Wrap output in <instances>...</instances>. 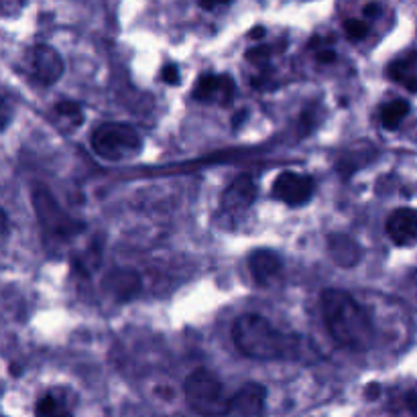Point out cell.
Here are the masks:
<instances>
[{
    "instance_id": "cell-28",
    "label": "cell",
    "mask_w": 417,
    "mask_h": 417,
    "mask_svg": "<svg viewBox=\"0 0 417 417\" xmlns=\"http://www.w3.org/2000/svg\"><path fill=\"white\" fill-rule=\"evenodd\" d=\"M8 226V218H6V214H4V210H0V234L6 230Z\"/></svg>"
},
{
    "instance_id": "cell-21",
    "label": "cell",
    "mask_w": 417,
    "mask_h": 417,
    "mask_svg": "<svg viewBox=\"0 0 417 417\" xmlns=\"http://www.w3.org/2000/svg\"><path fill=\"white\" fill-rule=\"evenodd\" d=\"M403 401H405L407 411H409L413 417H417V385H413L411 389H407V391H405Z\"/></svg>"
},
{
    "instance_id": "cell-10",
    "label": "cell",
    "mask_w": 417,
    "mask_h": 417,
    "mask_svg": "<svg viewBox=\"0 0 417 417\" xmlns=\"http://www.w3.org/2000/svg\"><path fill=\"white\" fill-rule=\"evenodd\" d=\"M387 236L397 246H411L417 243V210L397 208L387 218Z\"/></svg>"
},
{
    "instance_id": "cell-11",
    "label": "cell",
    "mask_w": 417,
    "mask_h": 417,
    "mask_svg": "<svg viewBox=\"0 0 417 417\" xmlns=\"http://www.w3.org/2000/svg\"><path fill=\"white\" fill-rule=\"evenodd\" d=\"M267 403V389L259 382H246L230 401V413L241 417H262Z\"/></svg>"
},
{
    "instance_id": "cell-12",
    "label": "cell",
    "mask_w": 417,
    "mask_h": 417,
    "mask_svg": "<svg viewBox=\"0 0 417 417\" xmlns=\"http://www.w3.org/2000/svg\"><path fill=\"white\" fill-rule=\"evenodd\" d=\"M102 287H104V291L112 299L131 301L133 297L139 296L140 287H143V279L133 269H114L104 277Z\"/></svg>"
},
{
    "instance_id": "cell-29",
    "label": "cell",
    "mask_w": 417,
    "mask_h": 417,
    "mask_svg": "<svg viewBox=\"0 0 417 417\" xmlns=\"http://www.w3.org/2000/svg\"><path fill=\"white\" fill-rule=\"evenodd\" d=\"M265 35V29H262V27H257V29H253V31H250V37H253V39H257V37H262Z\"/></svg>"
},
{
    "instance_id": "cell-1",
    "label": "cell",
    "mask_w": 417,
    "mask_h": 417,
    "mask_svg": "<svg viewBox=\"0 0 417 417\" xmlns=\"http://www.w3.org/2000/svg\"><path fill=\"white\" fill-rule=\"evenodd\" d=\"M232 342L241 354L257 361L315 363L320 358L308 338L277 330L269 320L257 313H244L234 322Z\"/></svg>"
},
{
    "instance_id": "cell-15",
    "label": "cell",
    "mask_w": 417,
    "mask_h": 417,
    "mask_svg": "<svg viewBox=\"0 0 417 417\" xmlns=\"http://www.w3.org/2000/svg\"><path fill=\"white\" fill-rule=\"evenodd\" d=\"M328 253L332 261L338 267H354L361 261V246L346 234H332L328 236Z\"/></svg>"
},
{
    "instance_id": "cell-6",
    "label": "cell",
    "mask_w": 417,
    "mask_h": 417,
    "mask_svg": "<svg viewBox=\"0 0 417 417\" xmlns=\"http://www.w3.org/2000/svg\"><path fill=\"white\" fill-rule=\"evenodd\" d=\"M25 70L27 75L41 84L53 86L64 75V59L52 45H33L25 53Z\"/></svg>"
},
{
    "instance_id": "cell-27",
    "label": "cell",
    "mask_w": 417,
    "mask_h": 417,
    "mask_svg": "<svg viewBox=\"0 0 417 417\" xmlns=\"http://www.w3.org/2000/svg\"><path fill=\"white\" fill-rule=\"evenodd\" d=\"M218 6H224V4L222 2H200V8H204V11H214Z\"/></svg>"
},
{
    "instance_id": "cell-20",
    "label": "cell",
    "mask_w": 417,
    "mask_h": 417,
    "mask_svg": "<svg viewBox=\"0 0 417 417\" xmlns=\"http://www.w3.org/2000/svg\"><path fill=\"white\" fill-rule=\"evenodd\" d=\"M11 121H13V104L4 96H0V133L11 124Z\"/></svg>"
},
{
    "instance_id": "cell-8",
    "label": "cell",
    "mask_w": 417,
    "mask_h": 417,
    "mask_svg": "<svg viewBox=\"0 0 417 417\" xmlns=\"http://www.w3.org/2000/svg\"><path fill=\"white\" fill-rule=\"evenodd\" d=\"M234 80L228 73H204L193 87V100L204 104L228 106L234 98Z\"/></svg>"
},
{
    "instance_id": "cell-14",
    "label": "cell",
    "mask_w": 417,
    "mask_h": 417,
    "mask_svg": "<svg viewBox=\"0 0 417 417\" xmlns=\"http://www.w3.org/2000/svg\"><path fill=\"white\" fill-rule=\"evenodd\" d=\"M387 75L409 92H417V52H407L391 61Z\"/></svg>"
},
{
    "instance_id": "cell-26",
    "label": "cell",
    "mask_w": 417,
    "mask_h": 417,
    "mask_svg": "<svg viewBox=\"0 0 417 417\" xmlns=\"http://www.w3.org/2000/svg\"><path fill=\"white\" fill-rule=\"evenodd\" d=\"M377 395H379V385H368L366 387V397L368 399H375Z\"/></svg>"
},
{
    "instance_id": "cell-24",
    "label": "cell",
    "mask_w": 417,
    "mask_h": 417,
    "mask_svg": "<svg viewBox=\"0 0 417 417\" xmlns=\"http://www.w3.org/2000/svg\"><path fill=\"white\" fill-rule=\"evenodd\" d=\"M336 59V53L334 52H322L318 53V61H322V64H328V61H334Z\"/></svg>"
},
{
    "instance_id": "cell-19",
    "label": "cell",
    "mask_w": 417,
    "mask_h": 417,
    "mask_svg": "<svg viewBox=\"0 0 417 417\" xmlns=\"http://www.w3.org/2000/svg\"><path fill=\"white\" fill-rule=\"evenodd\" d=\"M344 33H346L348 41L358 43V41H363L368 35V27H366L365 20H361V18H348L344 23Z\"/></svg>"
},
{
    "instance_id": "cell-18",
    "label": "cell",
    "mask_w": 417,
    "mask_h": 417,
    "mask_svg": "<svg viewBox=\"0 0 417 417\" xmlns=\"http://www.w3.org/2000/svg\"><path fill=\"white\" fill-rule=\"evenodd\" d=\"M55 112L61 116V119H70L73 126H80L84 122V114H82V108L78 102H71V100H64L59 104H55Z\"/></svg>"
},
{
    "instance_id": "cell-22",
    "label": "cell",
    "mask_w": 417,
    "mask_h": 417,
    "mask_svg": "<svg viewBox=\"0 0 417 417\" xmlns=\"http://www.w3.org/2000/svg\"><path fill=\"white\" fill-rule=\"evenodd\" d=\"M161 78H163V82L165 84H179V70H177V66H165L163 71H161Z\"/></svg>"
},
{
    "instance_id": "cell-9",
    "label": "cell",
    "mask_w": 417,
    "mask_h": 417,
    "mask_svg": "<svg viewBox=\"0 0 417 417\" xmlns=\"http://www.w3.org/2000/svg\"><path fill=\"white\" fill-rule=\"evenodd\" d=\"M255 200H257V186L250 175L244 174L232 179V183L224 190L220 198V208L226 214H238L250 208Z\"/></svg>"
},
{
    "instance_id": "cell-7",
    "label": "cell",
    "mask_w": 417,
    "mask_h": 417,
    "mask_svg": "<svg viewBox=\"0 0 417 417\" xmlns=\"http://www.w3.org/2000/svg\"><path fill=\"white\" fill-rule=\"evenodd\" d=\"M313 190H315V183L310 175L297 174V171H283L277 175V179L273 183V198L291 206V208H299L312 200Z\"/></svg>"
},
{
    "instance_id": "cell-4",
    "label": "cell",
    "mask_w": 417,
    "mask_h": 417,
    "mask_svg": "<svg viewBox=\"0 0 417 417\" xmlns=\"http://www.w3.org/2000/svg\"><path fill=\"white\" fill-rule=\"evenodd\" d=\"M92 149L94 153L104 159V161H126L133 159L140 153L143 149V140H140L139 133L124 122H104L100 124L92 137Z\"/></svg>"
},
{
    "instance_id": "cell-5",
    "label": "cell",
    "mask_w": 417,
    "mask_h": 417,
    "mask_svg": "<svg viewBox=\"0 0 417 417\" xmlns=\"http://www.w3.org/2000/svg\"><path fill=\"white\" fill-rule=\"evenodd\" d=\"M31 200H33L37 220L47 236L68 241L71 236H78L86 228L82 220H75L57 204V200L53 198V193L47 188H41V186L33 188Z\"/></svg>"
},
{
    "instance_id": "cell-23",
    "label": "cell",
    "mask_w": 417,
    "mask_h": 417,
    "mask_svg": "<svg viewBox=\"0 0 417 417\" xmlns=\"http://www.w3.org/2000/svg\"><path fill=\"white\" fill-rule=\"evenodd\" d=\"M269 53H271V49H269V47H255V49H250V52L246 53V59L261 64V61H265V59L269 57Z\"/></svg>"
},
{
    "instance_id": "cell-25",
    "label": "cell",
    "mask_w": 417,
    "mask_h": 417,
    "mask_svg": "<svg viewBox=\"0 0 417 417\" xmlns=\"http://www.w3.org/2000/svg\"><path fill=\"white\" fill-rule=\"evenodd\" d=\"M379 11H381V6H379V4H366L363 13H365V17H375Z\"/></svg>"
},
{
    "instance_id": "cell-13",
    "label": "cell",
    "mask_w": 417,
    "mask_h": 417,
    "mask_svg": "<svg viewBox=\"0 0 417 417\" xmlns=\"http://www.w3.org/2000/svg\"><path fill=\"white\" fill-rule=\"evenodd\" d=\"M248 271L259 285H269L283 271V261L277 253L269 248H259L248 255Z\"/></svg>"
},
{
    "instance_id": "cell-3",
    "label": "cell",
    "mask_w": 417,
    "mask_h": 417,
    "mask_svg": "<svg viewBox=\"0 0 417 417\" xmlns=\"http://www.w3.org/2000/svg\"><path fill=\"white\" fill-rule=\"evenodd\" d=\"M186 401L191 409L202 417H224L230 416V401L232 395L226 393L222 381L208 370L195 368L186 379Z\"/></svg>"
},
{
    "instance_id": "cell-17",
    "label": "cell",
    "mask_w": 417,
    "mask_h": 417,
    "mask_svg": "<svg viewBox=\"0 0 417 417\" xmlns=\"http://www.w3.org/2000/svg\"><path fill=\"white\" fill-rule=\"evenodd\" d=\"M35 416L37 417H73L71 411L61 403L57 401L53 395H43L41 399L37 401L35 405Z\"/></svg>"
},
{
    "instance_id": "cell-2",
    "label": "cell",
    "mask_w": 417,
    "mask_h": 417,
    "mask_svg": "<svg viewBox=\"0 0 417 417\" xmlns=\"http://www.w3.org/2000/svg\"><path fill=\"white\" fill-rule=\"evenodd\" d=\"M326 330L338 346L365 352L373 344V322L354 297L340 289H326L320 296Z\"/></svg>"
},
{
    "instance_id": "cell-16",
    "label": "cell",
    "mask_w": 417,
    "mask_h": 417,
    "mask_svg": "<svg viewBox=\"0 0 417 417\" xmlns=\"http://www.w3.org/2000/svg\"><path fill=\"white\" fill-rule=\"evenodd\" d=\"M409 114V102L407 100H391L381 106V124L385 131H395Z\"/></svg>"
}]
</instances>
